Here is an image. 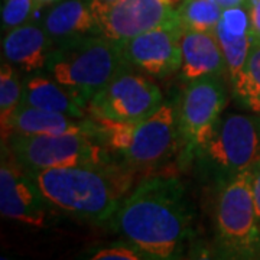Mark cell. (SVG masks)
<instances>
[{"label": "cell", "instance_id": "6da1fadb", "mask_svg": "<svg viewBox=\"0 0 260 260\" xmlns=\"http://www.w3.org/2000/svg\"><path fill=\"white\" fill-rule=\"evenodd\" d=\"M113 232L145 259H178L192 239V213L185 189L174 177L142 181L109 220Z\"/></svg>", "mask_w": 260, "mask_h": 260}, {"label": "cell", "instance_id": "7a4b0ae2", "mask_svg": "<svg viewBox=\"0 0 260 260\" xmlns=\"http://www.w3.org/2000/svg\"><path fill=\"white\" fill-rule=\"evenodd\" d=\"M28 174L54 208L90 223L109 221L135 181V171L121 164L58 167Z\"/></svg>", "mask_w": 260, "mask_h": 260}, {"label": "cell", "instance_id": "3957f363", "mask_svg": "<svg viewBox=\"0 0 260 260\" xmlns=\"http://www.w3.org/2000/svg\"><path fill=\"white\" fill-rule=\"evenodd\" d=\"M88 133L116 160L132 171H145L179 152L178 97L165 100L148 117L116 121L88 116Z\"/></svg>", "mask_w": 260, "mask_h": 260}, {"label": "cell", "instance_id": "277c9868", "mask_svg": "<svg viewBox=\"0 0 260 260\" xmlns=\"http://www.w3.org/2000/svg\"><path fill=\"white\" fill-rule=\"evenodd\" d=\"M124 67L129 65L121 41L90 35L55 44L45 73L74 94L87 110L95 93Z\"/></svg>", "mask_w": 260, "mask_h": 260}, {"label": "cell", "instance_id": "5b68a950", "mask_svg": "<svg viewBox=\"0 0 260 260\" xmlns=\"http://www.w3.org/2000/svg\"><path fill=\"white\" fill-rule=\"evenodd\" d=\"M215 253L220 259H260V220L253 198L250 169L218 188Z\"/></svg>", "mask_w": 260, "mask_h": 260}, {"label": "cell", "instance_id": "8992f818", "mask_svg": "<svg viewBox=\"0 0 260 260\" xmlns=\"http://www.w3.org/2000/svg\"><path fill=\"white\" fill-rule=\"evenodd\" d=\"M260 158V114H223L194 162L218 188Z\"/></svg>", "mask_w": 260, "mask_h": 260}, {"label": "cell", "instance_id": "52a82bcc", "mask_svg": "<svg viewBox=\"0 0 260 260\" xmlns=\"http://www.w3.org/2000/svg\"><path fill=\"white\" fill-rule=\"evenodd\" d=\"M5 145V143H2ZM6 150L25 171L73 165L119 164L107 149L87 133L19 135L6 142Z\"/></svg>", "mask_w": 260, "mask_h": 260}, {"label": "cell", "instance_id": "ba28073f", "mask_svg": "<svg viewBox=\"0 0 260 260\" xmlns=\"http://www.w3.org/2000/svg\"><path fill=\"white\" fill-rule=\"evenodd\" d=\"M225 80V77H204L186 83L178 97V162L182 168L194 162L223 116L229 102Z\"/></svg>", "mask_w": 260, "mask_h": 260}, {"label": "cell", "instance_id": "9c48e42d", "mask_svg": "<svg viewBox=\"0 0 260 260\" xmlns=\"http://www.w3.org/2000/svg\"><path fill=\"white\" fill-rule=\"evenodd\" d=\"M164 100V94L148 77L124 67L95 93L87 106L91 117L116 121H133L148 117Z\"/></svg>", "mask_w": 260, "mask_h": 260}, {"label": "cell", "instance_id": "30bf717a", "mask_svg": "<svg viewBox=\"0 0 260 260\" xmlns=\"http://www.w3.org/2000/svg\"><path fill=\"white\" fill-rule=\"evenodd\" d=\"M93 2L103 35L116 41H126L152 29L179 23L177 8L159 0H121L114 5Z\"/></svg>", "mask_w": 260, "mask_h": 260}, {"label": "cell", "instance_id": "8fae6325", "mask_svg": "<svg viewBox=\"0 0 260 260\" xmlns=\"http://www.w3.org/2000/svg\"><path fill=\"white\" fill-rule=\"evenodd\" d=\"M52 205L35 181L6 150L0 165V213L3 218L30 227H44Z\"/></svg>", "mask_w": 260, "mask_h": 260}, {"label": "cell", "instance_id": "7c38bea8", "mask_svg": "<svg viewBox=\"0 0 260 260\" xmlns=\"http://www.w3.org/2000/svg\"><path fill=\"white\" fill-rule=\"evenodd\" d=\"M179 23L152 29L121 41L124 61L130 68L153 78H168L181 68Z\"/></svg>", "mask_w": 260, "mask_h": 260}, {"label": "cell", "instance_id": "4fadbf2b", "mask_svg": "<svg viewBox=\"0 0 260 260\" xmlns=\"http://www.w3.org/2000/svg\"><path fill=\"white\" fill-rule=\"evenodd\" d=\"M54 51V41L42 25L28 22L3 34V61L16 67L22 74L45 71Z\"/></svg>", "mask_w": 260, "mask_h": 260}, {"label": "cell", "instance_id": "5bb4252c", "mask_svg": "<svg viewBox=\"0 0 260 260\" xmlns=\"http://www.w3.org/2000/svg\"><path fill=\"white\" fill-rule=\"evenodd\" d=\"M181 80L191 83L204 77H227L223 49L214 32L182 30L181 34Z\"/></svg>", "mask_w": 260, "mask_h": 260}, {"label": "cell", "instance_id": "9a60e30c", "mask_svg": "<svg viewBox=\"0 0 260 260\" xmlns=\"http://www.w3.org/2000/svg\"><path fill=\"white\" fill-rule=\"evenodd\" d=\"M250 8L251 3L223 9L220 22L214 30L223 49L229 84L240 74L253 45Z\"/></svg>", "mask_w": 260, "mask_h": 260}, {"label": "cell", "instance_id": "2e32d148", "mask_svg": "<svg viewBox=\"0 0 260 260\" xmlns=\"http://www.w3.org/2000/svg\"><path fill=\"white\" fill-rule=\"evenodd\" d=\"M41 25L54 45L75 38L103 35L93 0H61L45 13Z\"/></svg>", "mask_w": 260, "mask_h": 260}, {"label": "cell", "instance_id": "e0dca14e", "mask_svg": "<svg viewBox=\"0 0 260 260\" xmlns=\"http://www.w3.org/2000/svg\"><path fill=\"white\" fill-rule=\"evenodd\" d=\"M22 104L41 110L61 113L74 119H85L88 116L74 94L49 77L45 71L26 74L23 78Z\"/></svg>", "mask_w": 260, "mask_h": 260}, {"label": "cell", "instance_id": "ac0fdd59", "mask_svg": "<svg viewBox=\"0 0 260 260\" xmlns=\"http://www.w3.org/2000/svg\"><path fill=\"white\" fill-rule=\"evenodd\" d=\"M19 135H67L88 133V116L74 119L61 113L41 110L20 104L10 121V136Z\"/></svg>", "mask_w": 260, "mask_h": 260}, {"label": "cell", "instance_id": "d6986e66", "mask_svg": "<svg viewBox=\"0 0 260 260\" xmlns=\"http://www.w3.org/2000/svg\"><path fill=\"white\" fill-rule=\"evenodd\" d=\"M234 100L254 114H260V42L253 41L240 74L230 84Z\"/></svg>", "mask_w": 260, "mask_h": 260}, {"label": "cell", "instance_id": "ffe728a7", "mask_svg": "<svg viewBox=\"0 0 260 260\" xmlns=\"http://www.w3.org/2000/svg\"><path fill=\"white\" fill-rule=\"evenodd\" d=\"M16 67L3 61L0 67V126H2V143L10 138V121L22 104L23 95V78Z\"/></svg>", "mask_w": 260, "mask_h": 260}, {"label": "cell", "instance_id": "44dd1931", "mask_svg": "<svg viewBox=\"0 0 260 260\" xmlns=\"http://www.w3.org/2000/svg\"><path fill=\"white\" fill-rule=\"evenodd\" d=\"M223 13L215 0H182L177 8L178 22L182 30L214 32Z\"/></svg>", "mask_w": 260, "mask_h": 260}, {"label": "cell", "instance_id": "7402d4cb", "mask_svg": "<svg viewBox=\"0 0 260 260\" xmlns=\"http://www.w3.org/2000/svg\"><path fill=\"white\" fill-rule=\"evenodd\" d=\"M39 10L35 0H3L2 2V32L30 22L34 13Z\"/></svg>", "mask_w": 260, "mask_h": 260}, {"label": "cell", "instance_id": "603a6c76", "mask_svg": "<svg viewBox=\"0 0 260 260\" xmlns=\"http://www.w3.org/2000/svg\"><path fill=\"white\" fill-rule=\"evenodd\" d=\"M88 259L93 260H140L145 256L136 247L126 242L124 244H114L90 251Z\"/></svg>", "mask_w": 260, "mask_h": 260}, {"label": "cell", "instance_id": "cb8c5ba5", "mask_svg": "<svg viewBox=\"0 0 260 260\" xmlns=\"http://www.w3.org/2000/svg\"><path fill=\"white\" fill-rule=\"evenodd\" d=\"M251 172V189H253V198L256 205V213L260 220V158L257 162L250 168Z\"/></svg>", "mask_w": 260, "mask_h": 260}, {"label": "cell", "instance_id": "d4e9b609", "mask_svg": "<svg viewBox=\"0 0 260 260\" xmlns=\"http://www.w3.org/2000/svg\"><path fill=\"white\" fill-rule=\"evenodd\" d=\"M251 35L253 41L260 42V0H251Z\"/></svg>", "mask_w": 260, "mask_h": 260}, {"label": "cell", "instance_id": "484cf974", "mask_svg": "<svg viewBox=\"0 0 260 260\" xmlns=\"http://www.w3.org/2000/svg\"><path fill=\"white\" fill-rule=\"evenodd\" d=\"M223 9L234 8V6H243V5H250L251 0H215Z\"/></svg>", "mask_w": 260, "mask_h": 260}, {"label": "cell", "instance_id": "4316f807", "mask_svg": "<svg viewBox=\"0 0 260 260\" xmlns=\"http://www.w3.org/2000/svg\"><path fill=\"white\" fill-rule=\"evenodd\" d=\"M38 5V8L39 9H42V8H45V6H51V5H55L58 2H61V0H35Z\"/></svg>", "mask_w": 260, "mask_h": 260}, {"label": "cell", "instance_id": "83f0119b", "mask_svg": "<svg viewBox=\"0 0 260 260\" xmlns=\"http://www.w3.org/2000/svg\"><path fill=\"white\" fill-rule=\"evenodd\" d=\"M159 2L165 3V5H168V6H172V8H178V6L181 5V2H182V0H159Z\"/></svg>", "mask_w": 260, "mask_h": 260}, {"label": "cell", "instance_id": "f1b7e54d", "mask_svg": "<svg viewBox=\"0 0 260 260\" xmlns=\"http://www.w3.org/2000/svg\"><path fill=\"white\" fill-rule=\"evenodd\" d=\"M97 2H100L103 5H114V3H119L121 0H97Z\"/></svg>", "mask_w": 260, "mask_h": 260}]
</instances>
